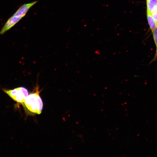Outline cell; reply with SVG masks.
Wrapping results in <instances>:
<instances>
[{"label":"cell","mask_w":157,"mask_h":157,"mask_svg":"<svg viewBox=\"0 0 157 157\" xmlns=\"http://www.w3.org/2000/svg\"><path fill=\"white\" fill-rule=\"evenodd\" d=\"M37 2V1H35L31 3L23 4L13 15L20 17L22 18L26 15L29 10Z\"/></svg>","instance_id":"obj_4"},{"label":"cell","mask_w":157,"mask_h":157,"mask_svg":"<svg viewBox=\"0 0 157 157\" xmlns=\"http://www.w3.org/2000/svg\"><path fill=\"white\" fill-rule=\"evenodd\" d=\"M147 17L149 28L152 33L156 28L157 24L154 19L151 13L147 12Z\"/></svg>","instance_id":"obj_5"},{"label":"cell","mask_w":157,"mask_h":157,"mask_svg":"<svg viewBox=\"0 0 157 157\" xmlns=\"http://www.w3.org/2000/svg\"><path fill=\"white\" fill-rule=\"evenodd\" d=\"M20 17L12 15L5 23L0 31V35H2L14 26L22 19Z\"/></svg>","instance_id":"obj_3"},{"label":"cell","mask_w":157,"mask_h":157,"mask_svg":"<svg viewBox=\"0 0 157 157\" xmlns=\"http://www.w3.org/2000/svg\"><path fill=\"white\" fill-rule=\"evenodd\" d=\"M147 12L151 13L154 7L157 3V0H146Z\"/></svg>","instance_id":"obj_7"},{"label":"cell","mask_w":157,"mask_h":157,"mask_svg":"<svg viewBox=\"0 0 157 157\" xmlns=\"http://www.w3.org/2000/svg\"><path fill=\"white\" fill-rule=\"evenodd\" d=\"M152 33L156 46V51L154 57L149 63V64L153 62L157 61V25Z\"/></svg>","instance_id":"obj_6"},{"label":"cell","mask_w":157,"mask_h":157,"mask_svg":"<svg viewBox=\"0 0 157 157\" xmlns=\"http://www.w3.org/2000/svg\"><path fill=\"white\" fill-rule=\"evenodd\" d=\"M3 91L15 101L22 104L24 103L28 95L27 89L23 87L13 90H4Z\"/></svg>","instance_id":"obj_2"},{"label":"cell","mask_w":157,"mask_h":157,"mask_svg":"<svg viewBox=\"0 0 157 157\" xmlns=\"http://www.w3.org/2000/svg\"><path fill=\"white\" fill-rule=\"evenodd\" d=\"M151 14L157 24V3L152 10Z\"/></svg>","instance_id":"obj_8"},{"label":"cell","mask_w":157,"mask_h":157,"mask_svg":"<svg viewBox=\"0 0 157 157\" xmlns=\"http://www.w3.org/2000/svg\"><path fill=\"white\" fill-rule=\"evenodd\" d=\"M39 88L37 84L34 91L28 95L24 103L28 110L38 115L41 113L43 106V102L40 95Z\"/></svg>","instance_id":"obj_1"}]
</instances>
